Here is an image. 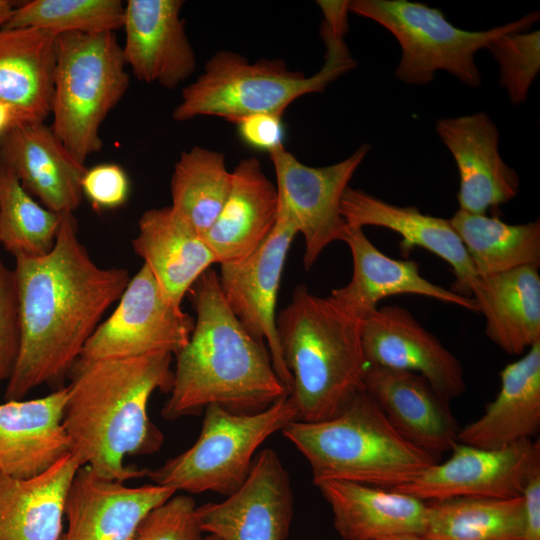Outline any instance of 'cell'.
I'll return each instance as SVG.
<instances>
[{
    "mask_svg": "<svg viewBox=\"0 0 540 540\" xmlns=\"http://www.w3.org/2000/svg\"><path fill=\"white\" fill-rule=\"evenodd\" d=\"M59 218L49 253L15 258L20 350L7 380L6 401L61 383L130 280L127 269L100 267L92 260L73 213Z\"/></svg>",
    "mask_w": 540,
    "mask_h": 540,
    "instance_id": "obj_1",
    "label": "cell"
},
{
    "mask_svg": "<svg viewBox=\"0 0 540 540\" xmlns=\"http://www.w3.org/2000/svg\"><path fill=\"white\" fill-rule=\"evenodd\" d=\"M171 362L167 352L75 362L63 425L81 466L120 482L147 476L148 469L124 463L127 456L152 454L162 445L147 407L156 390L170 393Z\"/></svg>",
    "mask_w": 540,
    "mask_h": 540,
    "instance_id": "obj_2",
    "label": "cell"
},
{
    "mask_svg": "<svg viewBox=\"0 0 540 540\" xmlns=\"http://www.w3.org/2000/svg\"><path fill=\"white\" fill-rule=\"evenodd\" d=\"M188 293L195 325L187 345L176 355L163 418L200 414L209 405L252 414L289 395L265 342L251 335L226 304L217 272L209 268Z\"/></svg>",
    "mask_w": 540,
    "mask_h": 540,
    "instance_id": "obj_3",
    "label": "cell"
},
{
    "mask_svg": "<svg viewBox=\"0 0 540 540\" xmlns=\"http://www.w3.org/2000/svg\"><path fill=\"white\" fill-rule=\"evenodd\" d=\"M361 320L330 297L295 287L289 304L276 318L283 360L292 377L289 396L298 421L317 422L335 416L365 390Z\"/></svg>",
    "mask_w": 540,
    "mask_h": 540,
    "instance_id": "obj_4",
    "label": "cell"
},
{
    "mask_svg": "<svg viewBox=\"0 0 540 540\" xmlns=\"http://www.w3.org/2000/svg\"><path fill=\"white\" fill-rule=\"evenodd\" d=\"M281 432L307 460L314 484L341 480L394 489L441 460L403 438L366 390L333 417L293 421Z\"/></svg>",
    "mask_w": 540,
    "mask_h": 540,
    "instance_id": "obj_5",
    "label": "cell"
},
{
    "mask_svg": "<svg viewBox=\"0 0 540 540\" xmlns=\"http://www.w3.org/2000/svg\"><path fill=\"white\" fill-rule=\"evenodd\" d=\"M325 61L312 76L291 70L281 59L250 63L241 54L222 50L205 64L203 72L182 90L172 117L182 122L215 116L236 123L254 114L283 115L299 97L325 91L327 86L356 65L344 38L321 24Z\"/></svg>",
    "mask_w": 540,
    "mask_h": 540,
    "instance_id": "obj_6",
    "label": "cell"
},
{
    "mask_svg": "<svg viewBox=\"0 0 540 540\" xmlns=\"http://www.w3.org/2000/svg\"><path fill=\"white\" fill-rule=\"evenodd\" d=\"M128 86L115 32L57 36L50 127L79 162L102 149L101 125Z\"/></svg>",
    "mask_w": 540,
    "mask_h": 540,
    "instance_id": "obj_7",
    "label": "cell"
},
{
    "mask_svg": "<svg viewBox=\"0 0 540 540\" xmlns=\"http://www.w3.org/2000/svg\"><path fill=\"white\" fill-rule=\"evenodd\" d=\"M349 11L377 22L397 39L401 57L394 75L400 81L426 85L444 70L471 88L482 83L477 51L497 36L527 31L540 17L533 11L489 30L469 31L451 24L441 10L407 0H353Z\"/></svg>",
    "mask_w": 540,
    "mask_h": 540,
    "instance_id": "obj_8",
    "label": "cell"
},
{
    "mask_svg": "<svg viewBox=\"0 0 540 540\" xmlns=\"http://www.w3.org/2000/svg\"><path fill=\"white\" fill-rule=\"evenodd\" d=\"M289 395L252 414L230 412L218 405L204 409L195 443L147 476L154 484L192 494L207 491L229 496L246 481L257 449L272 434L297 421Z\"/></svg>",
    "mask_w": 540,
    "mask_h": 540,
    "instance_id": "obj_9",
    "label": "cell"
},
{
    "mask_svg": "<svg viewBox=\"0 0 540 540\" xmlns=\"http://www.w3.org/2000/svg\"><path fill=\"white\" fill-rule=\"evenodd\" d=\"M370 149L362 144L342 161L323 167L300 162L283 144L268 152L276 176L277 214L303 235L306 270L329 244L342 241L347 224L340 213L341 198Z\"/></svg>",
    "mask_w": 540,
    "mask_h": 540,
    "instance_id": "obj_10",
    "label": "cell"
},
{
    "mask_svg": "<svg viewBox=\"0 0 540 540\" xmlns=\"http://www.w3.org/2000/svg\"><path fill=\"white\" fill-rule=\"evenodd\" d=\"M112 314L85 343L78 359L177 355L188 343L195 319L172 305L146 265L130 278Z\"/></svg>",
    "mask_w": 540,
    "mask_h": 540,
    "instance_id": "obj_11",
    "label": "cell"
},
{
    "mask_svg": "<svg viewBox=\"0 0 540 540\" xmlns=\"http://www.w3.org/2000/svg\"><path fill=\"white\" fill-rule=\"evenodd\" d=\"M450 457L393 490L424 502L460 497L512 498L521 496L526 479L540 463L539 442L531 439L486 449L457 442Z\"/></svg>",
    "mask_w": 540,
    "mask_h": 540,
    "instance_id": "obj_12",
    "label": "cell"
},
{
    "mask_svg": "<svg viewBox=\"0 0 540 540\" xmlns=\"http://www.w3.org/2000/svg\"><path fill=\"white\" fill-rule=\"evenodd\" d=\"M295 225L277 214L267 239L248 257L220 264L219 286L226 304L255 338L266 341L274 370L291 391L292 377L283 360L276 326V303L282 271Z\"/></svg>",
    "mask_w": 540,
    "mask_h": 540,
    "instance_id": "obj_13",
    "label": "cell"
},
{
    "mask_svg": "<svg viewBox=\"0 0 540 540\" xmlns=\"http://www.w3.org/2000/svg\"><path fill=\"white\" fill-rule=\"evenodd\" d=\"M293 508L289 474L278 454L265 448L237 491L196 507V516L201 530L220 540H286Z\"/></svg>",
    "mask_w": 540,
    "mask_h": 540,
    "instance_id": "obj_14",
    "label": "cell"
},
{
    "mask_svg": "<svg viewBox=\"0 0 540 540\" xmlns=\"http://www.w3.org/2000/svg\"><path fill=\"white\" fill-rule=\"evenodd\" d=\"M360 335L369 366L417 373L448 402L464 393V372L457 357L406 308H377L361 320Z\"/></svg>",
    "mask_w": 540,
    "mask_h": 540,
    "instance_id": "obj_15",
    "label": "cell"
},
{
    "mask_svg": "<svg viewBox=\"0 0 540 540\" xmlns=\"http://www.w3.org/2000/svg\"><path fill=\"white\" fill-rule=\"evenodd\" d=\"M176 493L157 484L130 487L81 466L66 493L67 530L58 540H133L144 517Z\"/></svg>",
    "mask_w": 540,
    "mask_h": 540,
    "instance_id": "obj_16",
    "label": "cell"
},
{
    "mask_svg": "<svg viewBox=\"0 0 540 540\" xmlns=\"http://www.w3.org/2000/svg\"><path fill=\"white\" fill-rule=\"evenodd\" d=\"M182 0H128L122 55L134 76L145 83L176 88L195 71L196 56L180 13Z\"/></svg>",
    "mask_w": 540,
    "mask_h": 540,
    "instance_id": "obj_17",
    "label": "cell"
},
{
    "mask_svg": "<svg viewBox=\"0 0 540 540\" xmlns=\"http://www.w3.org/2000/svg\"><path fill=\"white\" fill-rule=\"evenodd\" d=\"M436 133L458 168L459 209L485 214L519 192L520 178L499 153V131L485 112L441 118Z\"/></svg>",
    "mask_w": 540,
    "mask_h": 540,
    "instance_id": "obj_18",
    "label": "cell"
},
{
    "mask_svg": "<svg viewBox=\"0 0 540 540\" xmlns=\"http://www.w3.org/2000/svg\"><path fill=\"white\" fill-rule=\"evenodd\" d=\"M0 163L48 210L74 213L82 201L85 164L75 159L45 122L17 123L0 137Z\"/></svg>",
    "mask_w": 540,
    "mask_h": 540,
    "instance_id": "obj_19",
    "label": "cell"
},
{
    "mask_svg": "<svg viewBox=\"0 0 540 540\" xmlns=\"http://www.w3.org/2000/svg\"><path fill=\"white\" fill-rule=\"evenodd\" d=\"M342 241L351 251L353 274L346 286L332 290L329 297L357 319L374 312L382 299L401 294L434 298L478 312L472 297L459 295L424 278L416 261L385 255L367 238L363 228L347 225Z\"/></svg>",
    "mask_w": 540,
    "mask_h": 540,
    "instance_id": "obj_20",
    "label": "cell"
},
{
    "mask_svg": "<svg viewBox=\"0 0 540 540\" xmlns=\"http://www.w3.org/2000/svg\"><path fill=\"white\" fill-rule=\"evenodd\" d=\"M365 390L395 430L419 449L441 457L458 442L449 402L421 375L369 366Z\"/></svg>",
    "mask_w": 540,
    "mask_h": 540,
    "instance_id": "obj_21",
    "label": "cell"
},
{
    "mask_svg": "<svg viewBox=\"0 0 540 540\" xmlns=\"http://www.w3.org/2000/svg\"><path fill=\"white\" fill-rule=\"evenodd\" d=\"M67 387L41 398L0 404V472L16 479L45 473L71 454L63 425Z\"/></svg>",
    "mask_w": 540,
    "mask_h": 540,
    "instance_id": "obj_22",
    "label": "cell"
},
{
    "mask_svg": "<svg viewBox=\"0 0 540 540\" xmlns=\"http://www.w3.org/2000/svg\"><path fill=\"white\" fill-rule=\"evenodd\" d=\"M340 213L349 226H377L397 232L402 237L403 252L421 247L437 255L452 268V291L470 297L478 276L449 220L424 214L415 206L390 204L349 186L342 195Z\"/></svg>",
    "mask_w": 540,
    "mask_h": 540,
    "instance_id": "obj_23",
    "label": "cell"
},
{
    "mask_svg": "<svg viewBox=\"0 0 540 540\" xmlns=\"http://www.w3.org/2000/svg\"><path fill=\"white\" fill-rule=\"evenodd\" d=\"M168 301L181 308L184 296L217 259L203 237L171 206L145 211L132 240Z\"/></svg>",
    "mask_w": 540,
    "mask_h": 540,
    "instance_id": "obj_24",
    "label": "cell"
},
{
    "mask_svg": "<svg viewBox=\"0 0 540 540\" xmlns=\"http://www.w3.org/2000/svg\"><path fill=\"white\" fill-rule=\"evenodd\" d=\"M231 173L224 206L202 236L219 264L238 262L251 255L273 230L278 213L276 186L256 157L242 159Z\"/></svg>",
    "mask_w": 540,
    "mask_h": 540,
    "instance_id": "obj_25",
    "label": "cell"
},
{
    "mask_svg": "<svg viewBox=\"0 0 540 540\" xmlns=\"http://www.w3.org/2000/svg\"><path fill=\"white\" fill-rule=\"evenodd\" d=\"M315 486L329 504L334 529L344 540L424 532L428 503L414 496L341 480H324Z\"/></svg>",
    "mask_w": 540,
    "mask_h": 540,
    "instance_id": "obj_26",
    "label": "cell"
},
{
    "mask_svg": "<svg viewBox=\"0 0 540 540\" xmlns=\"http://www.w3.org/2000/svg\"><path fill=\"white\" fill-rule=\"evenodd\" d=\"M540 428V342L500 372V389L484 413L460 428L458 442L497 449L528 440Z\"/></svg>",
    "mask_w": 540,
    "mask_h": 540,
    "instance_id": "obj_27",
    "label": "cell"
},
{
    "mask_svg": "<svg viewBox=\"0 0 540 540\" xmlns=\"http://www.w3.org/2000/svg\"><path fill=\"white\" fill-rule=\"evenodd\" d=\"M57 35L37 28L0 27V102L19 123L50 115Z\"/></svg>",
    "mask_w": 540,
    "mask_h": 540,
    "instance_id": "obj_28",
    "label": "cell"
},
{
    "mask_svg": "<svg viewBox=\"0 0 540 540\" xmlns=\"http://www.w3.org/2000/svg\"><path fill=\"white\" fill-rule=\"evenodd\" d=\"M487 337L504 352L522 354L540 342V275L522 266L478 277L471 290Z\"/></svg>",
    "mask_w": 540,
    "mask_h": 540,
    "instance_id": "obj_29",
    "label": "cell"
},
{
    "mask_svg": "<svg viewBox=\"0 0 540 540\" xmlns=\"http://www.w3.org/2000/svg\"><path fill=\"white\" fill-rule=\"evenodd\" d=\"M79 467V461L68 454L30 479L0 472V540H58L66 493Z\"/></svg>",
    "mask_w": 540,
    "mask_h": 540,
    "instance_id": "obj_30",
    "label": "cell"
},
{
    "mask_svg": "<svg viewBox=\"0 0 540 540\" xmlns=\"http://www.w3.org/2000/svg\"><path fill=\"white\" fill-rule=\"evenodd\" d=\"M478 277L540 265V221L508 224L497 217L458 210L449 219Z\"/></svg>",
    "mask_w": 540,
    "mask_h": 540,
    "instance_id": "obj_31",
    "label": "cell"
},
{
    "mask_svg": "<svg viewBox=\"0 0 540 540\" xmlns=\"http://www.w3.org/2000/svg\"><path fill=\"white\" fill-rule=\"evenodd\" d=\"M426 540H523L522 497L427 502Z\"/></svg>",
    "mask_w": 540,
    "mask_h": 540,
    "instance_id": "obj_32",
    "label": "cell"
},
{
    "mask_svg": "<svg viewBox=\"0 0 540 540\" xmlns=\"http://www.w3.org/2000/svg\"><path fill=\"white\" fill-rule=\"evenodd\" d=\"M231 179L223 153L194 146L183 151L174 165L170 206L203 236L224 206Z\"/></svg>",
    "mask_w": 540,
    "mask_h": 540,
    "instance_id": "obj_33",
    "label": "cell"
},
{
    "mask_svg": "<svg viewBox=\"0 0 540 540\" xmlns=\"http://www.w3.org/2000/svg\"><path fill=\"white\" fill-rule=\"evenodd\" d=\"M59 215L40 205L16 174L0 163V243L15 258L42 256L54 247Z\"/></svg>",
    "mask_w": 540,
    "mask_h": 540,
    "instance_id": "obj_34",
    "label": "cell"
},
{
    "mask_svg": "<svg viewBox=\"0 0 540 540\" xmlns=\"http://www.w3.org/2000/svg\"><path fill=\"white\" fill-rule=\"evenodd\" d=\"M120 0H32L16 6L2 28H37L55 35L115 32L123 27Z\"/></svg>",
    "mask_w": 540,
    "mask_h": 540,
    "instance_id": "obj_35",
    "label": "cell"
},
{
    "mask_svg": "<svg viewBox=\"0 0 540 540\" xmlns=\"http://www.w3.org/2000/svg\"><path fill=\"white\" fill-rule=\"evenodd\" d=\"M486 49L500 68L499 81L514 105L523 103L540 71V31H514L492 39Z\"/></svg>",
    "mask_w": 540,
    "mask_h": 540,
    "instance_id": "obj_36",
    "label": "cell"
},
{
    "mask_svg": "<svg viewBox=\"0 0 540 540\" xmlns=\"http://www.w3.org/2000/svg\"><path fill=\"white\" fill-rule=\"evenodd\" d=\"M196 507L192 497L174 494L144 517L133 540H206Z\"/></svg>",
    "mask_w": 540,
    "mask_h": 540,
    "instance_id": "obj_37",
    "label": "cell"
},
{
    "mask_svg": "<svg viewBox=\"0 0 540 540\" xmlns=\"http://www.w3.org/2000/svg\"><path fill=\"white\" fill-rule=\"evenodd\" d=\"M20 350V324L14 271L0 256V384L14 370Z\"/></svg>",
    "mask_w": 540,
    "mask_h": 540,
    "instance_id": "obj_38",
    "label": "cell"
},
{
    "mask_svg": "<svg viewBox=\"0 0 540 540\" xmlns=\"http://www.w3.org/2000/svg\"><path fill=\"white\" fill-rule=\"evenodd\" d=\"M81 189L93 206L114 209L122 206L130 192L129 178L124 169L114 163H101L86 169Z\"/></svg>",
    "mask_w": 540,
    "mask_h": 540,
    "instance_id": "obj_39",
    "label": "cell"
},
{
    "mask_svg": "<svg viewBox=\"0 0 540 540\" xmlns=\"http://www.w3.org/2000/svg\"><path fill=\"white\" fill-rule=\"evenodd\" d=\"M281 118L274 114H254L240 119L235 124L238 135L245 144L270 152L283 144L284 130Z\"/></svg>",
    "mask_w": 540,
    "mask_h": 540,
    "instance_id": "obj_40",
    "label": "cell"
},
{
    "mask_svg": "<svg viewBox=\"0 0 540 540\" xmlns=\"http://www.w3.org/2000/svg\"><path fill=\"white\" fill-rule=\"evenodd\" d=\"M523 540H540V463L529 473L522 493Z\"/></svg>",
    "mask_w": 540,
    "mask_h": 540,
    "instance_id": "obj_41",
    "label": "cell"
},
{
    "mask_svg": "<svg viewBox=\"0 0 540 540\" xmlns=\"http://www.w3.org/2000/svg\"><path fill=\"white\" fill-rule=\"evenodd\" d=\"M316 3L323 13L322 24L333 35L344 38L348 30L349 1L319 0Z\"/></svg>",
    "mask_w": 540,
    "mask_h": 540,
    "instance_id": "obj_42",
    "label": "cell"
},
{
    "mask_svg": "<svg viewBox=\"0 0 540 540\" xmlns=\"http://www.w3.org/2000/svg\"><path fill=\"white\" fill-rule=\"evenodd\" d=\"M17 123L19 122L11 108L0 102V137Z\"/></svg>",
    "mask_w": 540,
    "mask_h": 540,
    "instance_id": "obj_43",
    "label": "cell"
},
{
    "mask_svg": "<svg viewBox=\"0 0 540 540\" xmlns=\"http://www.w3.org/2000/svg\"><path fill=\"white\" fill-rule=\"evenodd\" d=\"M15 7L12 1L0 0V27L9 19Z\"/></svg>",
    "mask_w": 540,
    "mask_h": 540,
    "instance_id": "obj_44",
    "label": "cell"
},
{
    "mask_svg": "<svg viewBox=\"0 0 540 540\" xmlns=\"http://www.w3.org/2000/svg\"><path fill=\"white\" fill-rule=\"evenodd\" d=\"M380 540H426V539H424L422 535H417V534H400V535L384 537V538H381Z\"/></svg>",
    "mask_w": 540,
    "mask_h": 540,
    "instance_id": "obj_45",
    "label": "cell"
},
{
    "mask_svg": "<svg viewBox=\"0 0 540 540\" xmlns=\"http://www.w3.org/2000/svg\"><path fill=\"white\" fill-rule=\"evenodd\" d=\"M206 540H220V539L213 535H207Z\"/></svg>",
    "mask_w": 540,
    "mask_h": 540,
    "instance_id": "obj_46",
    "label": "cell"
}]
</instances>
